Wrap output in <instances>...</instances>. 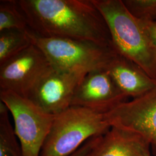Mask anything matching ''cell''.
Masks as SVG:
<instances>
[{"label":"cell","mask_w":156,"mask_h":156,"mask_svg":"<svg viewBox=\"0 0 156 156\" xmlns=\"http://www.w3.org/2000/svg\"><path fill=\"white\" fill-rule=\"evenodd\" d=\"M17 2L29 28L38 35L90 41L113 48L106 21L93 0H18Z\"/></svg>","instance_id":"1"},{"label":"cell","mask_w":156,"mask_h":156,"mask_svg":"<svg viewBox=\"0 0 156 156\" xmlns=\"http://www.w3.org/2000/svg\"><path fill=\"white\" fill-rule=\"evenodd\" d=\"M16 29L27 30L29 28L26 17L16 0L0 1V31Z\"/></svg>","instance_id":"14"},{"label":"cell","mask_w":156,"mask_h":156,"mask_svg":"<svg viewBox=\"0 0 156 156\" xmlns=\"http://www.w3.org/2000/svg\"><path fill=\"white\" fill-rule=\"evenodd\" d=\"M32 44L45 54L51 67L56 69L88 73L106 69L117 52L113 48L90 41L56 37H43L27 30Z\"/></svg>","instance_id":"4"},{"label":"cell","mask_w":156,"mask_h":156,"mask_svg":"<svg viewBox=\"0 0 156 156\" xmlns=\"http://www.w3.org/2000/svg\"></svg>","instance_id":"18"},{"label":"cell","mask_w":156,"mask_h":156,"mask_svg":"<svg viewBox=\"0 0 156 156\" xmlns=\"http://www.w3.org/2000/svg\"><path fill=\"white\" fill-rule=\"evenodd\" d=\"M86 73L51 66L34 86L27 98L47 113L57 115L71 106L75 91Z\"/></svg>","instance_id":"6"},{"label":"cell","mask_w":156,"mask_h":156,"mask_svg":"<svg viewBox=\"0 0 156 156\" xmlns=\"http://www.w3.org/2000/svg\"><path fill=\"white\" fill-rule=\"evenodd\" d=\"M100 136L93 137L86 141L77 151L68 156H91Z\"/></svg>","instance_id":"16"},{"label":"cell","mask_w":156,"mask_h":156,"mask_svg":"<svg viewBox=\"0 0 156 156\" xmlns=\"http://www.w3.org/2000/svg\"><path fill=\"white\" fill-rule=\"evenodd\" d=\"M0 101L13 116L23 156H40L55 115L47 113L27 98L12 91L0 90Z\"/></svg>","instance_id":"5"},{"label":"cell","mask_w":156,"mask_h":156,"mask_svg":"<svg viewBox=\"0 0 156 156\" xmlns=\"http://www.w3.org/2000/svg\"><path fill=\"white\" fill-rule=\"evenodd\" d=\"M149 35L152 44L156 49V22L155 20L142 21Z\"/></svg>","instance_id":"17"},{"label":"cell","mask_w":156,"mask_h":156,"mask_svg":"<svg viewBox=\"0 0 156 156\" xmlns=\"http://www.w3.org/2000/svg\"><path fill=\"white\" fill-rule=\"evenodd\" d=\"M151 148L140 134L112 126L100 137L91 156H151Z\"/></svg>","instance_id":"11"},{"label":"cell","mask_w":156,"mask_h":156,"mask_svg":"<svg viewBox=\"0 0 156 156\" xmlns=\"http://www.w3.org/2000/svg\"><path fill=\"white\" fill-rule=\"evenodd\" d=\"M9 112L5 104L0 101V156H23Z\"/></svg>","instance_id":"13"},{"label":"cell","mask_w":156,"mask_h":156,"mask_svg":"<svg viewBox=\"0 0 156 156\" xmlns=\"http://www.w3.org/2000/svg\"><path fill=\"white\" fill-rule=\"evenodd\" d=\"M127 99L106 69H100L86 73L75 91L71 106L106 113Z\"/></svg>","instance_id":"9"},{"label":"cell","mask_w":156,"mask_h":156,"mask_svg":"<svg viewBox=\"0 0 156 156\" xmlns=\"http://www.w3.org/2000/svg\"><path fill=\"white\" fill-rule=\"evenodd\" d=\"M50 67L45 54L32 44L0 64V90L12 91L27 98L34 86Z\"/></svg>","instance_id":"7"},{"label":"cell","mask_w":156,"mask_h":156,"mask_svg":"<svg viewBox=\"0 0 156 156\" xmlns=\"http://www.w3.org/2000/svg\"><path fill=\"white\" fill-rule=\"evenodd\" d=\"M111 126L105 113L71 106L55 115L40 156H68L88 140L105 134Z\"/></svg>","instance_id":"3"},{"label":"cell","mask_w":156,"mask_h":156,"mask_svg":"<svg viewBox=\"0 0 156 156\" xmlns=\"http://www.w3.org/2000/svg\"><path fill=\"white\" fill-rule=\"evenodd\" d=\"M128 11L142 21L156 19V0H123Z\"/></svg>","instance_id":"15"},{"label":"cell","mask_w":156,"mask_h":156,"mask_svg":"<svg viewBox=\"0 0 156 156\" xmlns=\"http://www.w3.org/2000/svg\"><path fill=\"white\" fill-rule=\"evenodd\" d=\"M118 88L127 98L140 97L156 87V80L134 62L116 53L106 68Z\"/></svg>","instance_id":"10"},{"label":"cell","mask_w":156,"mask_h":156,"mask_svg":"<svg viewBox=\"0 0 156 156\" xmlns=\"http://www.w3.org/2000/svg\"><path fill=\"white\" fill-rule=\"evenodd\" d=\"M27 30L11 29L0 31V64L32 44Z\"/></svg>","instance_id":"12"},{"label":"cell","mask_w":156,"mask_h":156,"mask_svg":"<svg viewBox=\"0 0 156 156\" xmlns=\"http://www.w3.org/2000/svg\"><path fill=\"white\" fill-rule=\"evenodd\" d=\"M105 19L117 53L134 62L156 80V49L142 22L123 0H93Z\"/></svg>","instance_id":"2"},{"label":"cell","mask_w":156,"mask_h":156,"mask_svg":"<svg viewBox=\"0 0 156 156\" xmlns=\"http://www.w3.org/2000/svg\"><path fill=\"white\" fill-rule=\"evenodd\" d=\"M111 126L140 134L156 154V87L105 113Z\"/></svg>","instance_id":"8"}]
</instances>
